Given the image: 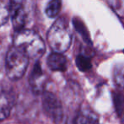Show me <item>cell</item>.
I'll list each match as a JSON object with an SVG mask.
<instances>
[{"instance_id":"6da1fadb","label":"cell","mask_w":124,"mask_h":124,"mask_svg":"<svg viewBox=\"0 0 124 124\" xmlns=\"http://www.w3.org/2000/svg\"><path fill=\"white\" fill-rule=\"evenodd\" d=\"M14 46L20 48L29 58L38 60L43 56L46 46L38 33L31 29L17 31L14 36Z\"/></svg>"},{"instance_id":"7a4b0ae2","label":"cell","mask_w":124,"mask_h":124,"mask_svg":"<svg viewBox=\"0 0 124 124\" xmlns=\"http://www.w3.org/2000/svg\"><path fill=\"white\" fill-rule=\"evenodd\" d=\"M47 41L53 52L62 53L70 47L72 33L65 18L57 19L51 26L47 33Z\"/></svg>"},{"instance_id":"3957f363","label":"cell","mask_w":124,"mask_h":124,"mask_svg":"<svg viewBox=\"0 0 124 124\" xmlns=\"http://www.w3.org/2000/svg\"><path fill=\"white\" fill-rule=\"evenodd\" d=\"M35 14L34 0H10L9 16L15 31L28 29Z\"/></svg>"},{"instance_id":"277c9868","label":"cell","mask_w":124,"mask_h":124,"mask_svg":"<svg viewBox=\"0 0 124 124\" xmlns=\"http://www.w3.org/2000/svg\"><path fill=\"white\" fill-rule=\"evenodd\" d=\"M29 64V57L20 48L13 46L7 52L5 68L7 76L11 80H18L25 74Z\"/></svg>"},{"instance_id":"5b68a950","label":"cell","mask_w":124,"mask_h":124,"mask_svg":"<svg viewBox=\"0 0 124 124\" xmlns=\"http://www.w3.org/2000/svg\"><path fill=\"white\" fill-rule=\"evenodd\" d=\"M42 107L48 116L57 124L62 123L64 118L63 109L60 100L52 92H42Z\"/></svg>"},{"instance_id":"8992f818","label":"cell","mask_w":124,"mask_h":124,"mask_svg":"<svg viewBox=\"0 0 124 124\" xmlns=\"http://www.w3.org/2000/svg\"><path fill=\"white\" fill-rule=\"evenodd\" d=\"M15 102V90L11 86L0 84V121L10 115Z\"/></svg>"},{"instance_id":"52a82bcc","label":"cell","mask_w":124,"mask_h":124,"mask_svg":"<svg viewBox=\"0 0 124 124\" xmlns=\"http://www.w3.org/2000/svg\"><path fill=\"white\" fill-rule=\"evenodd\" d=\"M29 83L35 93L40 94L43 92V88L45 85V76L41 64L38 61L34 65L32 71L30 74Z\"/></svg>"},{"instance_id":"ba28073f","label":"cell","mask_w":124,"mask_h":124,"mask_svg":"<svg viewBox=\"0 0 124 124\" xmlns=\"http://www.w3.org/2000/svg\"><path fill=\"white\" fill-rule=\"evenodd\" d=\"M47 66L52 71L64 72L68 66L67 58L62 55V53L52 52L47 57Z\"/></svg>"},{"instance_id":"9c48e42d","label":"cell","mask_w":124,"mask_h":124,"mask_svg":"<svg viewBox=\"0 0 124 124\" xmlns=\"http://www.w3.org/2000/svg\"><path fill=\"white\" fill-rule=\"evenodd\" d=\"M74 124H100V122L98 116L94 112L88 110H83L77 115Z\"/></svg>"},{"instance_id":"30bf717a","label":"cell","mask_w":124,"mask_h":124,"mask_svg":"<svg viewBox=\"0 0 124 124\" xmlns=\"http://www.w3.org/2000/svg\"><path fill=\"white\" fill-rule=\"evenodd\" d=\"M73 25H74V29L81 36V37L83 38L84 41L86 43H88V44L91 45V40H90V33H89L88 30H87L86 26L85 25L84 22L80 19L74 18L73 20Z\"/></svg>"},{"instance_id":"8fae6325","label":"cell","mask_w":124,"mask_h":124,"mask_svg":"<svg viewBox=\"0 0 124 124\" xmlns=\"http://www.w3.org/2000/svg\"><path fill=\"white\" fill-rule=\"evenodd\" d=\"M113 80L118 88L124 89V63H117L114 67Z\"/></svg>"},{"instance_id":"7c38bea8","label":"cell","mask_w":124,"mask_h":124,"mask_svg":"<svg viewBox=\"0 0 124 124\" xmlns=\"http://www.w3.org/2000/svg\"><path fill=\"white\" fill-rule=\"evenodd\" d=\"M62 8V1L61 0H51L47 3L46 8V15L49 18H55Z\"/></svg>"},{"instance_id":"4fadbf2b","label":"cell","mask_w":124,"mask_h":124,"mask_svg":"<svg viewBox=\"0 0 124 124\" xmlns=\"http://www.w3.org/2000/svg\"><path fill=\"white\" fill-rule=\"evenodd\" d=\"M75 63H76L77 68L82 72L89 71L92 67L90 58L87 56L83 55V54L77 56L76 59H75Z\"/></svg>"},{"instance_id":"5bb4252c","label":"cell","mask_w":124,"mask_h":124,"mask_svg":"<svg viewBox=\"0 0 124 124\" xmlns=\"http://www.w3.org/2000/svg\"><path fill=\"white\" fill-rule=\"evenodd\" d=\"M112 10L120 17H124V0H106Z\"/></svg>"},{"instance_id":"9a60e30c","label":"cell","mask_w":124,"mask_h":124,"mask_svg":"<svg viewBox=\"0 0 124 124\" xmlns=\"http://www.w3.org/2000/svg\"><path fill=\"white\" fill-rule=\"evenodd\" d=\"M9 18V8L4 3L0 1V26L5 25Z\"/></svg>"},{"instance_id":"2e32d148","label":"cell","mask_w":124,"mask_h":124,"mask_svg":"<svg viewBox=\"0 0 124 124\" xmlns=\"http://www.w3.org/2000/svg\"><path fill=\"white\" fill-rule=\"evenodd\" d=\"M0 65H1V56H0Z\"/></svg>"},{"instance_id":"e0dca14e","label":"cell","mask_w":124,"mask_h":124,"mask_svg":"<svg viewBox=\"0 0 124 124\" xmlns=\"http://www.w3.org/2000/svg\"><path fill=\"white\" fill-rule=\"evenodd\" d=\"M123 113H124V111H123Z\"/></svg>"}]
</instances>
